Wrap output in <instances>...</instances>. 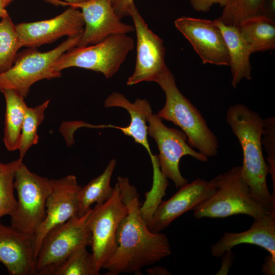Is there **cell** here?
I'll return each instance as SVG.
<instances>
[{"instance_id":"cell-1","label":"cell","mask_w":275,"mask_h":275,"mask_svg":"<svg viewBox=\"0 0 275 275\" xmlns=\"http://www.w3.org/2000/svg\"><path fill=\"white\" fill-rule=\"evenodd\" d=\"M128 212L117 231V250L103 268L108 275L141 273L172 254L167 235L150 231L141 212L140 195L127 177L118 176L117 182Z\"/></svg>"},{"instance_id":"cell-2","label":"cell","mask_w":275,"mask_h":275,"mask_svg":"<svg viewBox=\"0 0 275 275\" xmlns=\"http://www.w3.org/2000/svg\"><path fill=\"white\" fill-rule=\"evenodd\" d=\"M226 121L241 147L242 174L252 197L269 214L275 216V197L268 188V167L263 154V119L245 105L237 103L228 109Z\"/></svg>"},{"instance_id":"cell-3","label":"cell","mask_w":275,"mask_h":275,"mask_svg":"<svg viewBox=\"0 0 275 275\" xmlns=\"http://www.w3.org/2000/svg\"><path fill=\"white\" fill-rule=\"evenodd\" d=\"M166 95L163 107L157 115L172 122L186 134L187 142L207 158L217 155L218 140L200 111L178 88L175 77L168 68L156 82Z\"/></svg>"},{"instance_id":"cell-4","label":"cell","mask_w":275,"mask_h":275,"mask_svg":"<svg viewBox=\"0 0 275 275\" xmlns=\"http://www.w3.org/2000/svg\"><path fill=\"white\" fill-rule=\"evenodd\" d=\"M209 182L214 188V193L194 210L196 218L244 214L255 219L269 214L252 197L241 166H234Z\"/></svg>"},{"instance_id":"cell-5","label":"cell","mask_w":275,"mask_h":275,"mask_svg":"<svg viewBox=\"0 0 275 275\" xmlns=\"http://www.w3.org/2000/svg\"><path fill=\"white\" fill-rule=\"evenodd\" d=\"M134 47L133 39L125 34L113 35L104 40L85 46H74L62 53L52 69L61 72L70 67L93 70L112 77Z\"/></svg>"},{"instance_id":"cell-6","label":"cell","mask_w":275,"mask_h":275,"mask_svg":"<svg viewBox=\"0 0 275 275\" xmlns=\"http://www.w3.org/2000/svg\"><path fill=\"white\" fill-rule=\"evenodd\" d=\"M81 36L68 37L46 52H40L37 47H28L18 52L14 65L0 73V91L12 90L25 98L34 84L42 79L60 77L61 72L54 71L52 64L62 53L77 46Z\"/></svg>"},{"instance_id":"cell-7","label":"cell","mask_w":275,"mask_h":275,"mask_svg":"<svg viewBox=\"0 0 275 275\" xmlns=\"http://www.w3.org/2000/svg\"><path fill=\"white\" fill-rule=\"evenodd\" d=\"M17 206L10 215L11 226L21 232L35 235L46 215L45 203L52 189L51 179L31 171L22 162L14 181Z\"/></svg>"},{"instance_id":"cell-8","label":"cell","mask_w":275,"mask_h":275,"mask_svg":"<svg viewBox=\"0 0 275 275\" xmlns=\"http://www.w3.org/2000/svg\"><path fill=\"white\" fill-rule=\"evenodd\" d=\"M91 210L56 226L46 234L36 257L37 275H51L73 251L91 245L92 234L88 224Z\"/></svg>"},{"instance_id":"cell-9","label":"cell","mask_w":275,"mask_h":275,"mask_svg":"<svg viewBox=\"0 0 275 275\" xmlns=\"http://www.w3.org/2000/svg\"><path fill=\"white\" fill-rule=\"evenodd\" d=\"M112 196L100 204L91 208L88 224L92 234V250L96 274L115 253L118 245L116 234L122 219L128 209L123 200L121 189L117 183Z\"/></svg>"},{"instance_id":"cell-10","label":"cell","mask_w":275,"mask_h":275,"mask_svg":"<svg viewBox=\"0 0 275 275\" xmlns=\"http://www.w3.org/2000/svg\"><path fill=\"white\" fill-rule=\"evenodd\" d=\"M147 119L148 134L155 141L159 150L157 158L160 171L179 188L188 183L180 171L181 158L188 155L199 161L206 162L208 158L189 145L187 135L182 130L168 127L157 114L152 112Z\"/></svg>"},{"instance_id":"cell-11","label":"cell","mask_w":275,"mask_h":275,"mask_svg":"<svg viewBox=\"0 0 275 275\" xmlns=\"http://www.w3.org/2000/svg\"><path fill=\"white\" fill-rule=\"evenodd\" d=\"M129 16L136 32V59L134 72L128 77L127 85L156 82L168 68L164 61L166 48L163 40L149 28L135 4L130 10Z\"/></svg>"},{"instance_id":"cell-12","label":"cell","mask_w":275,"mask_h":275,"mask_svg":"<svg viewBox=\"0 0 275 275\" xmlns=\"http://www.w3.org/2000/svg\"><path fill=\"white\" fill-rule=\"evenodd\" d=\"M175 25L190 43L203 64L230 66L228 48L215 20L183 16L175 21Z\"/></svg>"},{"instance_id":"cell-13","label":"cell","mask_w":275,"mask_h":275,"mask_svg":"<svg viewBox=\"0 0 275 275\" xmlns=\"http://www.w3.org/2000/svg\"><path fill=\"white\" fill-rule=\"evenodd\" d=\"M85 22L81 11L70 7L58 16L47 20L22 22L16 29L23 46L37 47L52 43L63 36L75 37L82 35Z\"/></svg>"},{"instance_id":"cell-14","label":"cell","mask_w":275,"mask_h":275,"mask_svg":"<svg viewBox=\"0 0 275 275\" xmlns=\"http://www.w3.org/2000/svg\"><path fill=\"white\" fill-rule=\"evenodd\" d=\"M51 182L52 189L45 203L46 215L34 235L36 257L43 238L50 230L78 216V194L81 186L76 176L69 175L52 179Z\"/></svg>"},{"instance_id":"cell-15","label":"cell","mask_w":275,"mask_h":275,"mask_svg":"<svg viewBox=\"0 0 275 275\" xmlns=\"http://www.w3.org/2000/svg\"><path fill=\"white\" fill-rule=\"evenodd\" d=\"M214 188L209 181L197 179L179 188L167 201H161L147 221L150 231L160 232L184 213L194 210L209 198Z\"/></svg>"},{"instance_id":"cell-16","label":"cell","mask_w":275,"mask_h":275,"mask_svg":"<svg viewBox=\"0 0 275 275\" xmlns=\"http://www.w3.org/2000/svg\"><path fill=\"white\" fill-rule=\"evenodd\" d=\"M75 8L81 9L85 22L84 31L77 46L96 44L113 35L134 31V26L121 21L111 0H88Z\"/></svg>"},{"instance_id":"cell-17","label":"cell","mask_w":275,"mask_h":275,"mask_svg":"<svg viewBox=\"0 0 275 275\" xmlns=\"http://www.w3.org/2000/svg\"><path fill=\"white\" fill-rule=\"evenodd\" d=\"M35 240L0 222V262L10 275H37Z\"/></svg>"},{"instance_id":"cell-18","label":"cell","mask_w":275,"mask_h":275,"mask_svg":"<svg viewBox=\"0 0 275 275\" xmlns=\"http://www.w3.org/2000/svg\"><path fill=\"white\" fill-rule=\"evenodd\" d=\"M244 243L259 246L275 258V216L265 214L254 219L249 229L243 232H225L211 246V253L214 257H221L226 251Z\"/></svg>"},{"instance_id":"cell-19","label":"cell","mask_w":275,"mask_h":275,"mask_svg":"<svg viewBox=\"0 0 275 275\" xmlns=\"http://www.w3.org/2000/svg\"><path fill=\"white\" fill-rule=\"evenodd\" d=\"M105 107H118L123 108L130 116V122L126 127H119L125 135L131 137L136 143L142 145L148 151L150 157L153 155L148 140V124L147 117L152 112L149 102L146 99L138 98L132 103L125 96L119 92L112 93L104 102Z\"/></svg>"},{"instance_id":"cell-20","label":"cell","mask_w":275,"mask_h":275,"mask_svg":"<svg viewBox=\"0 0 275 275\" xmlns=\"http://www.w3.org/2000/svg\"><path fill=\"white\" fill-rule=\"evenodd\" d=\"M227 45L230 60L231 85L236 88L243 78L251 79L252 67L250 57L252 53L240 34L238 28L228 26L215 19Z\"/></svg>"},{"instance_id":"cell-21","label":"cell","mask_w":275,"mask_h":275,"mask_svg":"<svg viewBox=\"0 0 275 275\" xmlns=\"http://www.w3.org/2000/svg\"><path fill=\"white\" fill-rule=\"evenodd\" d=\"M6 102L3 141L9 151L18 150L22 124L28 107L24 98L12 90L2 91Z\"/></svg>"},{"instance_id":"cell-22","label":"cell","mask_w":275,"mask_h":275,"mask_svg":"<svg viewBox=\"0 0 275 275\" xmlns=\"http://www.w3.org/2000/svg\"><path fill=\"white\" fill-rule=\"evenodd\" d=\"M238 29L252 53L274 49V20L259 16L245 21Z\"/></svg>"},{"instance_id":"cell-23","label":"cell","mask_w":275,"mask_h":275,"mask_svg":"<svg viewBox=\"0 0 275 275\" xmlns=\"http://www.w3.org/2000/svg\"><path fill=\"white\" fill-rule=\"evenodd\" d=\"M116 165V160L112 159L100 175L81 187L78 194V216L87 213L92 204H102L112 196L114 188L111 180Z\"/></svg>"},{"instance_id":"cell-24","label":"cell","mask_w":275,"mask_h":275,"mask_svg":"<svg viewBox=\"0 0 275 275\" xmlns=\"http://www.w3.org/2000/svg\"><path fill=\"white\" fill-rule=\"evenodd\" d=\"M266 0H228L222 15L216 20L225 25L238 28L253 18L265 16Z\"/></svg>"},{"instance_id":"cell-25","label":"cell","mask_w":275,"mask_h":275,"mask_svg":"<svg viewBox=\"0 0 275 275\" xmlns=\"http://www.w3.org/2000/svg\"><path fill=\"white\" fill-rule=\"evenodd\" d=\"M23 46L15 25L8 14L0 22V73L10 69Z\"/></svg>"},{"instance_id":"cell-26","label":"cell","mask_w":275,"mask_h":275,"mask_svg":"<svg viewBox=\"0 0 275 275\" xmlns=\"http://www.w3.org/2000/svg\"><path fill=\"white\" fill-rule=\"evenodd\" d=\"M49 102V100H46L35 107L28 106L26 108L18 150L19 151V158L22 160L29 149L38 143V128L44 119L45 112Z\"/></svg>"},{"instance_id":"cell-27","label":"cell","mask_w":275,"mask_h":275,"mask_svg":"<svg viewBox=\"0 0 275 275\" xmlns=\"http://www.w3.org/2000/svg\"><path fill=\"white\" fill-rule=\"evenodd\" d=\"M22 162L19 158L7 163L0 161V219L6 215L10 216L16 209L14 181L16 170Z\"/></svg>"},{"instance_id":"cell-28","label":"cell","mask_w":275,"mask_h":275,"mask_svg":"<svg viewBox=\"0 0 275 275\" xmlns=\"http://www.w3.org/2000/svg\"><path fill=\"white\" fill-rule=\"evenodd\" d=\"M51 275H97L93 255L88 251L87 246L80 247L57 266Z\"/></svg>"},{"instance_id":"cell-29","label":"cell","mask_w":275,"mask_h":275,"mask_svg":"<svg viewBox=\"0 0 275 275\" xmlns=\"http://www.w3.org/2000/svg\"><path fill=\"white\" fill-rule=\"evenodd\" d=\"M262 144L267 153L266 160L269 173L270 174L275 194V118L267 117L263 119V131Z\"/></svg>"},{"instance_id":"cell-30","label":"cell","mask_w":275,"mask_h":275,"mask_svg":"<svg viewBox=\"0 0 275 275\" xmlns=\"http://www.w3.org/2000/svg\"><path fill=\"white\" fill-rule=\"evenodd\" d=\"M113 8L120 19L129 16V12L134 4V0H111Z\"/></svg>"},{"instance_id":"cell-31","label":"cell","mask_w":275,"mask_h":275,"mask_svg":"<svg viewBox=\"0 0 275 275\" xmlns=\"http://www.w3.org/2000/svg\"><path fill=\"white\" fill-rule=\"evenodd\" d=\"M228 0H189L195 10L198 12H206L210 10L214 4H219L224 7Z\"/></svg>"},{"instance_id":"cell-32","label":"cell","mask_w":275,"mask_h":275,"mask_svg":"<svg viewBox=\"0 0 275 275\" xmlns=\"http://www.w3.org/2000/svg\"><path fill=\"white\" fill-rule=\"evenodd\" d=\"M221 257V266L216 274H227L233 264L235 255L231 250L226 251Z\"/></svg>"},{"instance_id":"cell-33","label":"cell","mask_w":275,"mask_h":275,"mask_svg":"<svg viewBox=\"0 0 275 275\" xmlns=\"http://www.w3.org/2000/svg\"><path fill=\"white\" fill-rule=\"evenodd\" d=\"M262 271L265 274L274 275L275 272V258L270 255L266 256L262 265Z\"/></svg>"},{"instance_id":"cell-34","label":"cell","mask_w":275,"mask_h":275,"mask_svg":"<svg viewBox=\"0 0 275 275\" xmlns=\"http://www.w3.org/2000/svg\"><path fill=\"white\" fill-rule=\"evenodd\" d=\"M47 3L52 4L53 5L59 6L61 5L63 6H68L75 8L77 5L81 3L86 2L88 0H65V1H61L60 0H44Z\"/></svg>"},{"instance_id":"cell-35","label":"cell","mask_w":275,"mask_h":275,"mask_svg":"<svg viewBox=\"0 0 275 275\" xmlns=\"http://www.w3.org/2000/svg\"><path fill=\"white\" fill-rule=\"evenodd\" d=\"M149 274H170V272L165 268L162 267H155L149 270Z\"/></svg>"},{"instance_id":"cell-36","label":"cell","mask_w":275,"mask_h":275,"mask_svg":"<svg viewBox=\"0 0 275 275\" xmlns=\"http://www.w3.org/2000/svg\"><path fill=\"white\" fill-rule=\"evenodd\" d=\"M7 5L3 0H0V18H3L8 13L6 10Z\"/></svg>"},{"instance_id":"cell-37","label":"cell","mask_w":275,"mask_h":275,"mask_svg":"<svg viewBox=\"0 0 275 275\" xmlns=\"http://www.w3.org/2000/svg\"><path fill=\"white\" fill-rule=\"evenodd\" d=\"M5 4L8 6L9 5L13 0H3Z\"/></svg>"}]
</instances>
